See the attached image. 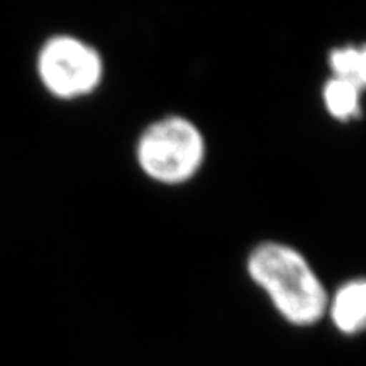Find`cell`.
I'll use <instances>...</instances> for the list:
<instances>
[{
  "label": "cell",
  "mask_w": 366,
  "mask_h": 366,
  "mask_svg": "<svg viewBox=\"0 0 366 366\" xmlns=\"http://www.w3.org/2000/svg\"><path fill=\"white\" fill-rule=\"evenodd\" d=\"M249 278L292 326L309 327L327 314L329 292L307 258L278 241L256 244L246 259Z\"/></svg>",
  "instance_id": "obj_1"
},
{
  "label": "cell",
  "mask_w": 366,
  "mask_h": 366,
  "mask_svg": "<svg viewBox=\"0 0 366 366\" xmlns=\"http://www.w3.org/2000/svg\"><path fill=\"white\" fill-rule=\"evenodd\" d=\"M207 154L205 136L195 122L182 116H164L141 132L136 159L149 180L177 187L202 170Z\"/></svg>",
  "instance_id": "obj_2"
},
{
  "label": "cell",
  "mask_w": 366,
  "mask_h": 366,
  "mask_svg": "<svg viewBox=\"0 0 366 366\" xmlns=\"http://www.w3.org/2000/svg\"><path fill=\"white\" fill-rule=\"evenodd\" d=\"M105 65L97 48L75 36H53L38 54L41 84L58 99H81L104 80Z\"/></svg>",
  "instance_id": "obj_3"
},
{
  "label": "cell",
  "mask_w": 366,
  "mask_h": 366,
  "mask_svg": "<svg viewBox=\"0 0 366 366\" xmlns=\"http://www.w3.org/2000/svg\"><path fill=\"white\" fill-rule=\"evenodd\" d=\"M334 327L346 336L366 332V278L346 282L329 295L327 314Z\"/></svg>",
  "instance_id": "obj_4"
},
{
  "label": "cell",
  "mask_w": 366,
  "mask_h": 366,
  "mask_svg": "<svg viewBox=\"0 0 366 366\" xmlns=\"http://www.w3.org/2000/svg\"><path fill=\"white\" fill-rule=\"evenodd\" d=\"M363 90L350 80L331 76L322 89V102L329 116L340 122L355 121L361 116Z\"/></svg>",
  "instance_id": "obj_5"
},
{
  "label": "cell",
  "mask_w": 366,
  "mask_h": 366,
  "mask_svg": "<svg viewBox=\"0 0 366 366\" xmlns=\"http://www.w3.org/2000/svg\"><path fill=\"white\" fill-rule=\"evenodd\" d=\"M332 76L350 80L366 90V44H346L331 49L327 56Z\"/></svg>",
  "instance_id": "obj_6"
}]
</instances>
